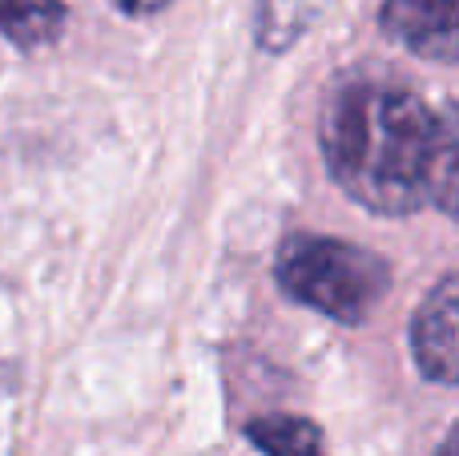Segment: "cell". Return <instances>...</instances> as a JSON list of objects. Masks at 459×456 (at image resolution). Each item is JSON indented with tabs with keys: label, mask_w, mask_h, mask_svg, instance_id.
I'll return each instance as SVG.
<instances>
[{
	"label": "cell",
	"mask_w": 459,
	"mask_h": 456,
	"mask_svg": "<svg viewBox=\"0 0 459 456\" xmlns=\"http://www.w3.org/2000/svg\"><path fill=\"white\" fill-rule=\"evenodd\" d=\"M439 110L411 85L375 73H351L323 110V158L351 202L383 218H407L431 206Z\"/></svg>",
	"instance_id": "cell-1"
},
{
	"label": "cell",
	"mask_w": 459,
	"mask_h": 456,
	"mask_svg": "<svg viewBox=\"0 0 459 456\" xmlns=\"http://www.w3.org/2000/svg\"><path fill=\"white\" fill-rule=\"evenodd\" d=\"M274 279L294 303L326 315L334 323L359 328L387 299L391 267L383 255L347 239L294 234L278 247Z\"/></svg>",
	"instance_id": "cell-2"
},
{
	"label": "cell",
	"mask_w": 459,
	"mask_h": 456,
	"mask_svg": "<svg viewBox=\"0 0 459 456\" xmlns=\"http://www.w3.org/2000/svg\"><path fill=\"white\" fill-rule=\"evenodd\" d=\"M379 29L407 53L459 65V0H383Z\"/></svg>",
	"instance_id": "cell-3"
},
{
	"label": "cell",
	"mask_w": 459,
	"mask_h": 456,
	"mask_svg": "<svg viewBox=\"0 0 459 456\" xmlns=\"http://www.w3.org/2000/svg\"><path fill=\"white\" fill-rule=\"evenodd\" d=\"M411 355L420 372L436 384H459V271L431 287L415 307Z\"/></svg>",
	"instance_id": "cell-4"
},
{
	"label": "cell",
	"mask_w": 459,
	"mask_h": 456,
	"mask_svg": "<svg viewBox=\"0 0 459 456\" xmlns=\"http://www.w3.org/2000/svg\"><path fill=\"white\" fill-rule=\"evenodd\" d=\"M331 8V0H254V40L262 53L278 57L294 48Z\"/></svg>",
	"instance_id": "cell-5"
},
{
	"label": "cell",
	"mask_w": 459,
	"mask_h": 456,
	"mask_svg": "<svg viewBox=\"0 0 459 456\" xmlns=\"http://www.w3.org/2000/svg\"><path fill=\"white\" fill-rule=\"evenodd\" d=\"M69 8L65 0H0V37L16 48H40L61 37Z\"/></svg>",
	"instance_id": "cell-6"
},
{
	"label": "cell",
	"mask_w": 459,
	"mask_h": 456,
	"mask_svg": "<svg viewBox=\"0 0 459 456\" xmlns=\"http://www.w3.org/2000/svg\"><path fill=\"white\" fill-rule=\"evenodd\" d=\"M428 202L439 215L459 223V105L439 110L436 158H431V194Z\"/></svg>",
	"instance_id": "cell-7"
},
{
	"label": "cell",
	"mask_w": 459,
	"mask_h": 456,
	"mask_svg": "<svg viewBox=\"0 0 459 456\" xmlns=\"http://www.w3.org/2000/svg\"><path fill=\"white\" fill-rule=\"evenodd\" d=\"M246 436L266 456H323V433H318V425L307 417L270 412V417L250 420Z\"/></svg>",
	"instance_id": "cell-8"
},
{
	"label": "cell",
	"mask_w": 459,
	"mask_h": 456,
	"mask_svg": "<svg viewBox=\"0 0 459 456\" xmlns=\"http://www.w3.org/2000/svg\"><path fill=\"white\" fill-rule=\"evenodd\" d=\"M109 4L126 16H158V13H166L174 0H109Z\"/></svg>",
	"instance_id": "cell-9"
},
{
	"label": "cell",
	"mask_w": 459,
	"mask_h": 456,
	"mask_svg": "<svg viewBox=\"0 0 459 456\" xmlns=\"http://www.w3.org/2000/svg\"><path fill=\"white\" fill-rule=\"evenodd\" d=\"M431 456H459V425H452V433L439 441V449L431 452Z\"/></svg>",
	"instance_id": "cell-10"
}]
</instances>
